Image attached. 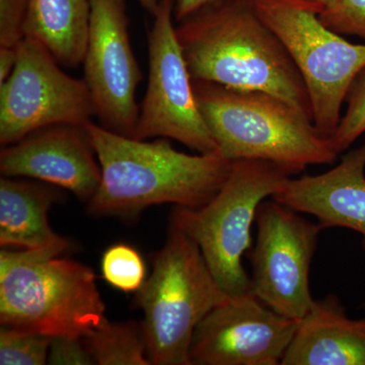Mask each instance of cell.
<instances>
[{"instance_id": "obj_6", "label": "cell", "mask_w": 365, "mask_h": 365, "mask_svg": "<svg viewBox=\"0 0 365 365\" xmlns=\"http://www.w3.org/2000/svg\"><path fill=\"white\" fill-rule=\"evenodd\" d=\"M295 175L294 170L267 160H235L227 181L206 205L175 209L170 222L196 242L230 297L250 292L242 257L252 248V225L259 206Z\"/></svg>"}, {"instance_id": "obj_16", "label": "cell", "mask_w": 365, "mask_h": 365, "mask_svg": "<svg viewBox=\"0 0 365 365\" xmlns=\"http://www.w3.org/2000/svg\"><path fill=\"white\" fill-rule=\"evenodd\" d=\"M58 198L53 185L0 179V246L63 254L71 248L66 237L57 235L48 220L50 206Z\"/></svg>"}, {"instance_id": "obj_21", "label": "cell", "mask_w": 365, "mask_h": 365, "mask_svg": "<svg viewBox=\"0 0 365 365\" xmlns=\"http://www.w3.org/2000/svg\"><path fill=\"white\" fill-rule=\"evenodd\" d=\"M347 110L341 117L331 141L338 153H344L365 132V68L360 72L348 93Z\"/></svg>"}, {"instance_id": "obj_1", "label": "cell", "mask_w": 365, "mask_h": 365, "mask_svg": "<svg viewBox=\"0 0 365 365\" xmlns=\"http://www.w3.org/2000/svg\"><path fill=\"white\" fill-rule=\"evenodd\" d=\"M102 179L88 211L95 216L134 217L158 204L198 209L227 181L232 160L218 155H188L170 139L141 140L115 133L93 121L85 124Z\"/></svg>"}, {"instance_id": "obj_12", "label": "cell", "mask_w": 365, "mask_h": 365, "mask_svg": "<svg viewBox=\"0 0 365 365\" xmlns=\"http://www.w3.org/2000/svg\"><path fill=\"white\" fill-rule=\"evenodd\" d=\"M299 324L276 313L251 292L228 295L197 327L190 364H281Z\"/></svg>"}, {"instance_id": "obj_17", "label": "cell", "mask_w": 365, "mask_h": 365, "mask_svg": "<svg viewBox=\"0 0 365 365\" xmlns=\"http://www.w3.org/2000/svg\"><path fill=\"white\" fill-rule=\"evenodd\" d=\"M91 0H31L26 36L39 41L62 66L83 64Z\"/></svg>"}, {"instance_id": "obj_23", "label": "cell", "mask_w": 365, "mask_h": 365, "mask_svg": "<svg viewBox=\"0 0 365 365\" xmlns=\"http://www.w3.org/2000/svg\"><path fill=\"white\" fill-rule=\"evenodd\" d=\"M31 0H0V47H18L26 37Z\"/></svg>"}, {"instance_id": "obj_9", "label": "cell", "mask_w": 365, "mask_h": 365, "mask_svg": "<svg viewBox=\"0 0 365 365\" xmlns=\"http://www.w3.org/2000/svg\"><path fill=\"white\" fill-rule=\"evenodd\" d=\"M39 41L26 36L13 73L0 85V143L60 124L85 125L96 108L85 79L68 76Z\"/></svg>"}, {"instance_id": "obj_13", "label": "cell", "mask_w": 365, "mask_h": 365, "mask_svg": "<svg viewBox=\"0 0 365 365\" xmlns=\"http://www.w3.org/2000/svg\"><path fill=\"white\" fill-rule=\"evenodd\" d=\"M0 172L6 177H26L71 191L90 201L102 179L97 153L85 125L46 127L4 146Z\"/></svg>"}, {"instance_id": "obj_10", "label": "cell", "mask_w": 365, "mask_h": 365, "mask_svg": "<svg viewBox=\"0 0 365 365\" xmlns=\"http://www.w3.org/2000/svg\"><path fill=\"white\" fill-rule=\"evenodd\" d=\"M257 210L250 292L276 313L300 321L314 306L309 271L323 227L275 199Z\"/></svg>"}, {"instance_id": "obj_7", "label": "cell", "mask_w": 365, "mask_h": 365, "mask_svg": "<svg viewBox=\"0 0 365 365\" xmlns=\"http://www.w3.org/2000/svg\"><path fill=\"white\" fill-rule=\"evenodd\" d=\"M262 21L279 38L304 79L321 134L332 138L341 109L365 68V44L356 45L324 25L321 7L304 0H250Z\"/></svg>"}, {"instance_id": "obj_29", "label": "cell", "mask_w": 365, "mask_h": 365, "mask_svg": "<svg viewBox=\"0 0 365 365\" xmlns=\"http://www.w3.org/2000/svg\"><path fill=\"white\" fill-rule=\"evenodd\" d=\"M364 309H365V302H364Z\"/></svg>"}, {"instance_id": "obj_24", "label": "cell", "mask_w": 365, "mask_h": 365, "mask_svg": "<svg viewBox=\"0 0 365 365\" xmlns=\"http://www.w3.org/2000/svg\"><path fill=\"white\" fill-rule=\"evenodd\" d=\"M48 364L53 365L95 364L83 339L71 337H53L50 343Z\"/></svg>"}, {"instance_id": "obj_5", "label": "cell", "mask_w": 365, "mask_h": 365, "mask_svg": "<svg viewBox=\"0 0 365 365\" xmlns=\"http://www.w3.org/2000/svg\"><path fill=\"white\" fill-rule=\"evenodd\" d=\"M227 297L196 242L170 222L153 272L136 292L150 364L191 365L190 346L197 327Z\"/></svg>"}, {"instance_id": "obj_25", "label": "cell", "mask_w": 365, "mask_h": 365, "mask_svg": "<svg viewBox=\"0 0 365 365\" xmlns=\"http://www.w3.org/2000/svg\"><path fill=\"white\" fill-rule=\"evenodd\" d=\"M220 1L222 0H175V21L182 23L199 11H203L206 7L213 6Z\"/></svg>"}, {"instance_id": "obj_18", "label": "cell", "mask_w": 365, "mask_h": 365, "mask_svg": "<svg viewBox=\"0 0 365 365\" xmlns=\"http://www.w3.org/2000/svg\"><path fill=\"white\" fill-rule=\"evenodd\" d=\"M95 364L150 365L143 327L133 321H105L81 338Z\"/></svg>"}, {"instance_id": "obj_15", "label": "cell", "mask_w": 365, "mask_h": 365, "mask_svg": "<svg viewBox=\"0 0 365 365\" xmlns=\"http://www.w3.org/2000/svg\"><path fill=\"white\" fill-rule=\"evenodd\" d=\"M281 365H365V319L349 318L335 295L314 300Z\"/></svg>"}, {"instance_id": "obj_26", "label": "cell", "mask_w": 365, "mask_h": 365, "mask_svg": "<svg viewBox=\"0 0 365 365\" xmlns=\"http://www.w3.org/2000/svg\"><path fill=\"white\" fill-rule=\"evenodd\" d=\"M18 47H0V85L13 73L18 60Z\"/></svg>"}, {"instance_id": "obj_3", "label": "cell", "mask_w": 365, "mask_h": 365, "mask_svg": "<svg viewBox=\"0 0 365 365\" xmlns=\"http://www.w3.org/2000/svg\"><path fill=\"white\" fill-rule=\"evenodd\" d=\"M200 111L227 160H260L297 174L309 165H333L339 153L311 118L287 101L259 91L193 81Z\"/></svg>"}, {"instance_id": "obj_27", "label": "cell", "mask_w": 365, "mask_h": 365, "mask_svg": "<svg viewBox=\"0 0 365 365\" xmlns=\"http://www.w3.org/2000/svg\"><path fill=\"white\" fill-rule=\"evenodd\" d=\"M141 6L148 11L150 16H155L157 13L158 4H160V0H137Z\"/></svg>"}, {"instance_id": "obj_19", "label": "cell", "mask_w": 365, "mask_h": 365, "mask_svg": "<svg viewBox=\"0 0 365 365\" xmlns=\"http://www.w3.org/2000/svg\"><path fill=\"white\" fill-rule=\"evenodd\" d=\"M101 269L106 282L123 292H137L145 282L143 258L127 244H116L106 250Z\"/></svg>"}, {"instance_id": "obj_11", "label": "cell", "mask_w": 365, "mask_h": 365, "mask_svg": "<svg viewBox=\"0 0 365 365\" xmlns=\"http://www.w3.org/2000/svg\"><path fill=\"white\" fill-rule=\"evenodd\" d=\"M83 64L100 125L134 137L139 117L136 91L143 74L132 49L125 0H91Z\"/></svg>"}, {"instance_id": "obj_14", "label": "cell", "mask_w": 365, "mask_h": 365, "mask_svg": "<svg viewBox=\"0 0 365 365\" xmlns=\"http://www.w3.org/2000/svg\"><path fill=\"white\" fill-rule=\"evenodd\" d=\"M271 198L314 216L323 230L359 232L365 249V143L348 151L328 172L285 180Z\"/></svg>"}, {"instance_id": "obj_20", "label": "cell", "mask_w": 365, "mask_h": 365, "mask_svg": "<svg viewBox=\"0 0 365 365\" xmlns=\"http://www.w3.org/2000/svg\"><path fill=\"white\" fill-rule=\"evenodd\" d=\"M51 337L43 334L1 326L0 364L44 365L48 364Z\"/></svg>"}, {"instance_id": "obj_2", "label": "cell", "mask_w": 365, "mask_h": 365, "mask_svg": "<svg viewBox=\"0 0 365 365\" xmlns=\"http://www.w3.org/2000/svg\"><path fill=\"white\" fill-rule=\"evenodd\" d=\"M176 29L193 81L271 93L313 120L299 69L250 0H222Z\"/></svg>"}, {"instance_id": "obj_28", "label": "cell", "mask_w": 365, "mask_h": 365, "mask_svg": "<svg viewBox=\"0 0 365 365\" xmlns=\"http://www.w3.org/2000/svg\"><path fill=\"white\" fill-rule=\"evenodd\" d=\"M304 1L311 2V4H316L321 7V9H325V7L330 6L335 0H304Z\"/></svg>"}, {"instance_id": "obj_8", "label": "cell", "mask_w": 365, "mask_h": 365, "mask_svg": "<svg viewBox=\"0 0 365 365\" xmlns=\"http://www.w3.org/2000/svg\"><path fill=\"white\" fill-rule=\"evenodd\" d=\"M175 0H160L148 34V81L133 138H168L204 155L218 153L200 111L174 26ZM220 155V153H218Z\"/></svg>"}, {"instance_id": "obj_22", "label": "cell", "mask_w": 365, "mask_h": 365, "mask_svg": "<svg viewBox=\"0 0 365 365\" xmlns=\"http://www.w3.org/2000/svg\"><path fill=\"white\" fill-rule=\"evenodd\" d=\"M319 18L333 32L365 40V0H335L319 11Z\"/></svg>"}, {"instance_id": "obj_4", "label": "cell", "mask_w": 365, "mask_h": 365, "mask_svg": "<svg viewBox=\"0 0 365 365\" xmlns=\"http://www.w3.org/2000/svg\"><path fill=\"white\" fill-rule=\"evenodd\" d=\"M61 255L1 250V326L81 339L107 321L95 272Z\"/></svg>"}]
</instances>
